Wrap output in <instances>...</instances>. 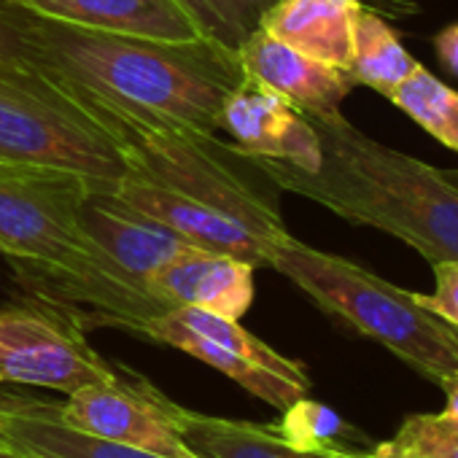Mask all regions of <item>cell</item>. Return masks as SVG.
<instances>
[{"mask_svg":"<svg viewBox=\"0 0 458 458\" xmlns=\"http://www.w3.org/2000/svg\"><path fill=\"white\" fill-rule=\"evenodd\" d=\"M0 9L6 41L47 68L119 143L130 130L216 138L221 106L241 81L238 55L199 38L186 44L119 36ZM124 148V146H122Z\"/></svg>","mask_w":458,"mask_h":458,"instance_id":"1","label":"cell"},{"mask_svg":"<svg viewBox=\"0 0 458 458\" xmlns=\"http://www.w3.org/2000/svg\"><path fill=\"white\" fill-rule=\"evenodd\" d=\"M122 146L127 173L111 194L173 229L189 246L270 267L276 251L292 238L276 183L257 159L218 135L130 130Z\"/></svg>","mask_w":458,"mask_h":458,"instance_id":"2","label":"cell"},{"mask_svg":"<svg viewBox=\"0 0 458 458\" xmlns=\"http://www.w3.org/2000/svg\"><path fill=\"white\" fill-rule=\"evenodd\" d=\"M308 122L321 140L318 170L257 159L278 189L388 233L431 265L458 262V191L439 167L367 138L340 111Z\"/></svg>","mask_w":458,"mask_h":458,"instance_id":"3","label":"cell"},{"mask_svg":"<svg viewBox=\"0 0 458 458\" xmlns=\"http://www.w3.org/2000/svg\"><path fill=\"white\" fill-rule=\"evenodd\" d=\"M270 267L286 276L327 316L380 343L431 383L458 375V329L431 313L418 292L399 289L367 267L318 251L294 235L276 251Z\"/></svg>","mask_w":458,"mask_h":458,"instance_id":"4","label":"cell"},{"mask_svg":"<svg viewBox=\"0 0 458 458\" xmlns=\"http://www.w3.org/2000/svg\"><path fill=\"white\" fill-rule=\"evenodd\" d=\"M6 0H0V9ZM0 165L57 170L98 189L127 173L122 143L47 68L20 55L0 28Z\"/></svg>","mask_w":458,"mask_h":458,"instance_id":"5","label":"cell"},{"mask_svg":"<svg viewBox=\"0 0 458 458\" xmlns=\"http://www.w3.org/2000/svg\"><path fill=\"white\" fill-rule=\"evenodd\" d=\"M143 337L199 359L276 410H286L300 396H308L313 386L300 361L254 337L241 327V321L208 310L173 308L151 318Z\"/></svg>","mask_w":458,"mask_h":458,"instance_id":"6","label":"cell"},{"mask_svg":"<svg viewBox=\"0 0 458 458\" xmlns=\"http://www.w3.org/2000/svg\"><path fill=\"white\" fill-rule=\"evenodd\" d=\"M127 369L106 361L84 337V327L49 302L0 308V383L76 394L87 386L119 383Z\"/></svg>","mask_w":458,"mask_h":458,"instance_id":"7","label":"cell"},{"mask_svg":"<svg viewBox=\"0 0 458 458\" xmlns=\"http://www.w3.org/2000/svg\"><path fill=\"white\" fill-rule=\"evenodd\" d=\"M173 404L146 377L127 369L119 383L87 386L71 394L65 404H57V412L71 426L114 442L135 445L165 458H199L175 428Z\"/></svg>","mask_w":458,"mask_h":458,"instance_id":"8","label":"cell"},{"mask_svg":"<svg viewBox=\"0 0 458 458\" xmlns=\"http://www.w3.org/2000/svg\"><path fill=\"white\" fill-rule=\"evenodd\" d=\"M221 130L251 159H278L302 170H318L321 140L305 114L267 87L243 76L221 106Z\"/></svg>","mask_w":458,"mask_h":458,"instance_id":"9","label":"cell"},{"mask_svg":"<svg viewBox=\"0 0 458 458\" xmlns=\"http://www.w3.org/2000/svg\"><path fill=\"white\" fill-rule=\"evenodd\" d=\"M254 270L233 254L186 246L148 278V292L167 310L197 308L241 321L254 302Z\"/></svg>","mask_w":458,"mask_h":458,"instance_id":"10","label":"cell"},{"mask_svg":"<svg viewBox=\"0 0 458 458\" xmlns=\"http://www.w3.org/2000/svg\"><path fill=\"white\" fill-rule=\"evenodd\" d=\"M235 55L246 79L281 95L305 116L337 114L340 103L356 87L348 71L313 60L294 47L273 38L262 28H257L235 49Z\"/></svg>","mask_w":458,"mask_h":458,"instance_id":"11","label":"cell"},{"mask_svg":"<svg viewBox=\"0 0 458 458\" xmlns=\"http://www.w3.org/2000/svg\"><path fill=\"white\" fill-rule=\"evenodd\" d=\"M81 226L98 249L132 281L148 289V278L189 243L165 224L124 205L108 189L92 186L81 205Z\"/></svg>","mask_w":458,"mask_h":458,"instance_id":"12","label":"cell"},{"mask_svg":"<svg viewBox=\"0 0 458 458\" xmlns=\"http://www.w3.org/2000/svg\"><path fill=\"white\" fill-rule=\"evenodd\" d=\"M9 4L44 20L119 36L173 44L202 38L194 20L175 0H9Z\"/></svg>","mask_w":458,"mask_h":458,"instance_id":"13","label":"cell"},{"mask_svg":"<svg viewBox=\"0 0 458 458\" xmlns=\"http://www.w3.org/2000/svg\"><path fill=\"white\" fill-rule=\"evenodd\" d=\"M0 439L36 458H165L81 431L60 418L57 404L17 394H0Z\"/></svg>","mask_w":458,"mask_h":458,"instance_id":"14","label":"cell"},{"mask_svg":"<svg viewBox=\"0 0 458 458\" xmlns=\"http://www.w3.org/2000/svg\"><path fill=\"white\" fill-rule=\"evenodd\" d=\"M361 0H276L259 28L297 52L351 73Z\"/></svg>","mask_w":458,"mask_h":458,"instance_id":"15","label":"cell"},{"mask_svg":"<svg viewBox=\"0 0 458 458\" xmlns=\"http://www.w3.org/2000/svg\"><path fill=\"white\" fill-rule=\"evenodd\" d=\"M173 420L186 445L199 458H335L289 445L270 426L251 420L216 418L173 404Z\"/></svg>","mask_w":458,"mask_h":458,"instance_id":"16","label":"cell"},{"mask_svg":"<svg viewBox=\"0 0 458 458\" xmlns=\"http://www.w3.org/2000/svg\"><path fill=\"white\" fill-rule=\"evenodd\" d=\"M418 68L410 52L402 47L396 33L364 6L353 22V60L351 76L356 84H364L386 98Z\"/></svg>","mask_w":458,"mask_h":458,"instance_id":"17","label":"cell"},{"mask_svg":"<svg viewBox=\"0 0 458 458\" xmlns=\"http://www.w3.org/2000/svg\"><path fill=\"white\" fill-rule=\"evenodd\" d=\"M281 412H284L281 420L270 428L300 450L332 455L337 450L361 453V445H372L343 415H337L332 407H327L310 396H300Z\"/></svg>","mask_w":458,"mask_h":458,"instance_id":"18","label":"cell"},{"mask_svg":"<svg viewBox=\"0 0 458 458\" xmlns=\"http://www.w3.org/2000/svg\"><path fill=\"white\" fill-rule=\"evenodd\" d=\"M431 138L458 154V92L418 65L388 98Z\"/></svg>","mask_w":458,"mask_h":458,"instance_id":"19","label":"cell"},{"mask_svg":"<svg viewBox=\"0 0 458 458\" xmlns=\"http://www.w3.org/2000/svg\"><path fill=\"white\" fill-rule=\"evenodd\" d=\"M194 20L202 38L235 52L262 22L276 0H175Z\"/></svg>","mask_w":458,"mask_h":458,"instance_id":"20","label":"cell"},{"mask_svg":"<svg viewBox=\"0 0 458 458\" xmlns=\"http://www.w3.org/2000/svg\"><path fill=\"white\" fill-rule=\"evenodd\" d=\"M369 458H458V428L437 412L404 418L394 437L372 442Z\"/></svg>","mask_w":458,"mask_h":458,"instance_id":"21","label":"cell"},{"mask_svg":"<svg viewBox=\"0 0 458 458\" xmlns=\"http://www.w3.org/2000/svg\"><path fill=\"white\" fill-rule=\"evenodd\" d=\"M431 270H434V292L418 294V300L431 313H437L439 318H445L458 329V262H439L431 265Z\"/></svg>","mask_w":458,"mask_h":458,"instance_id":"22","label":"cell"},{"mask_svg":"<svg viewBox=\"0 0 458 458\" xmlns=\"http://www.w3.org/2000/svg\"><path fill=\"white\" fill-rule=\"evenodd\" d=\"M434 52L437 60L442 63V68L453 76H458V22L447 25L445 30H439L434 36Z\"/></svg>","mask_w":458,"mask_h":458,"instance_id":"23","label":"cell"},{"mask_svg":"<svg viewBox=\"0 0 458 458\" xmlns=\"http://www.w3.org/2000/svg\"><path fill=\"white\" fill-rule=\"evenodd\" d=\"M442 391H445V410L442 412H437L445 423H450L453 428H458V375H450V377H445V380H439L437 383Z\"/></svg>","mask_w":458,"mask_h":458,"instance_id":"24","label":"cell"},{"mask_svg":"<svg viewBox=\"0 0 458 458\" xmlns=\"http://www.w3.org/2000/svg\"><path fill=\"white\" fill-rule=\"evenodd\" d=\"M0 458H33V455L20 450V447H14V445H9L6 439H0Z\"/></svg>","mask_w":458,"mask_h":458,"instance_id":"25","label":"cell"},{"mask_svg":"<svg viewBox=\"0 0 458 458\" xmlns=\"http://www.w3.org/2000/svg\"><path fill=\"white\" fill-rule=\"evenodd\" d=\"M442 178L458 191V167H447V170H442Z\"/></svg>","mask_w":458,"mask_h":458,"instance_id":"26","label":"cell"},{"mask_svg":"<svg viewBox=\"0 0 458 458\" xmlns=\"http://www.w3.org/2000/svg\"><path fill=\"white\" fill-rule=\"evenodd\" d=\"M335 458H369L367 455V450H361V453H353V450H337V453H332Z\"/></svg>","mask_w":458,"mask_h":458,"instance_id":"27","label":"cell"},{"mask_svg":"<svg viewBox=\"0 0 458 458\" xmlns=\"http://www.w3.org/2000/svg\"><path fill=\"white\" fill-rule=\"evenodd\" d=\"M6 4H9V0H6Z\"/></svg>","mask_w":458,"mask_h":458,"instance_id":"28","label":"cell"},{"mask_svg":"<svg viewBox=\"0 0 458 458\" xmlns=\"http://www.w3.org/2000/svg\"><path fill=\"white\" fill-rule=\"evenodd\" d=\"M33 458H36V455H33Z\"/></svg>","mask_w":458,"mask_h":458,"instance_id":"29","label":"cell"}]
</instances>
